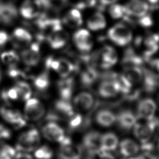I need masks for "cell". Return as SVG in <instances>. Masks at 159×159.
<instances>
[{"label": "cell", "instance_id": "obj_1", "mask_svg": "<svg viewBox=\"0 0 159 159\" xmlns=\"http://www.w3.org/2000/svg\"><path fill=\"white\" fill-rule=\"evenodd\" d=\"M107 37L116 45L124 47L132 41L133 35L131 30L126 25L118 23L109 29Z\"/></svg>", "mask_w": 159, "mask_h": 159}, {"label": "cell", "instance_id": "obj_2", "mask_svg": "<svg viewBox=\"0 0 159 159\" xmlns=\"http://www.w3.org/2000/svg\"><path fill=\"white\" fill-rule=\"evenodd\" d=\"M40 142V136L35 129H30L20 135L16 148L20 152H29L36 149Z\"/></svg>", "mask_w": 159, "mask_h": 159}, {"label": "cell", "instance_id": "obj_3", "mask_svg": "<svg viewBox=\"0 0 159 159\" xmlns=\"http://www.w3.org/2000/svg\"><path fill=\"white\" fill-rule=\"evenodd\" d=\"M157 125L158 120L155 118L145 120L144 122H136L134 126V135L141 143H147L152 137Z\"/></svg>", "mask_w": 159, "mask_h": 159}, {"label": "cell", "instance_id": "obj_4", "mask_svg": "<svg viewBox=\"0 0 159 159\" xmlns=\"http://www.w3.org/2000/svg\"><path fill=\"white\" fill-rule=\"evenodd\" d=\"M124 6L125 11L124 18L127 20L142 17L147 15L149 11V5L144 0H129Z\"/></svg>", "mask_w": 159, "mask_h": 159}, {"label": "cell", "instance_id": "obj_5", "mask_svg": "<svg viewBox=\"0 0 159 159\" xmlns=\"http://www.w3.org/2000/svg\"><path fill=\"white\" fill-rule=\"evenodd\" d=\"M82 150L80 146L73 143L67 137L60 143L58 151V159H80Z\"/></svg>", "mask_w": 159, "mask_h": 159}, {"label": "cell", "instance_id": "obj_6", "mask_svg": "<svg viewBox=\"0 0 159 159\" xmlns=\"http://www.w3.org/2000/svg\"><path fill=\"white\" fill-rule=\"evenodd\" d=\"M26 119L37 121L40 119L45 113V107L43 103L36 98H30L26 101L24 107Z\"/></svg>", "mask_w": 159, "mask_h": 159}, {"label": "cell", "instance_id": "obj_7", "mask_svg": "<svg viewBox=\"0 0 159 159\" xmlns=\"http://www.w3.org/2000/svg\"><path fill=\"white\" fill-rule=\"evenodd\" d=\"M42 133L47 139L60 143L66 137L63 129L54 122L47 123L42 127Z\"/></svg>", "mask_w": 159, "mask_h": 159}, {"label": "cell", "instance_id": "obj_8", "mask_svg": "<svg viewBox=\"0 0 159 159\" xmlns=\"http://www.w3.org/2000/svg\"><path fill=\"white\" fill-rule=\"evenodd\" d=\"M102 135L96 131L88 132L83 137V146L92 154H97L101 150Z\"/></svg>", "mask_w": 159, "mask_h": 159}, {"label": "cell", "instance_id": "obj_9", "mask_svg": "<svg viewBox=\"0 0 159 159\" xmlns=\"http://www.w3.org/2000/svg\"><path fill=\"white\" fill-rule=\"evenodd\" d=\"M157 109L155 102L150 98L141 100L137 106V116L143 120H150L154 118Z\"/></svg>", "mask_w": 159, "mask_h": 159}, {"label": "cell", "instance_id": "obj_10", "mask_svg": "<svg viewBox=\"0 0 159 159\" xmlns=\"http://www.w3.org/2000/svg\"><path fill=\"white\" fill-rule=\"evenodd\" d=\"M120 93L119 83L116 79H106L100 83L98 88L99 94L104 98H111Z\"/></svg>", "mask_w": 159, "mask_h": 159}, {"label": "cell", "instance_id": "obj_11", "mask_svg": "<svg viewBox=\"0 0 159 159\" xmlns=\"http://www.w3.org/2000/svg\"><path fill=\"white\" fill-rule=\"evenodd\" d=\"M0 114L6 122L16 128H21L26 124L25 119L18 111L7 107H1Z\"/></svg>", "mask_w": 159, "mask_h": 159}, {"label": "cell", "instance_id": "obj_12", "mask_svg": "<svg viewBox=\"0 0 159 159\" xmlns=\"http://www.w3.org/2000/svg\"><path fill=\"white\" fill-rule=\"evenodd\" d=\"M118 61L116 50L111 46L103 47L100 52V66L103 69H108L113 66Z\"/></svg>", "mask_w": 159, "mask_h": 159}, {"label": "cell", "instance_id": "obj_13", "mask_svg": "<svg viewBox=\"0 0 159 159\" xmlns=\"http://www.w3.org/2000/svg\"><path fill=\"white\" fill-rule=\"evenodd\" d=\"M73 40L77 48L82 52H88L93 47L91 35L86 29H80L73 35Z\"/></svg>", "mask_w": 159, "mask_h": 159}, {"label": "cell", "instance_id": "obj_14", "mask_svg": "<svg viewBox=\"0 0 159 159\" xmlns=\"http://www.w3.org/2000/svg\"><path fill=\"white\" fill-rule=\"evenodd\" d=\"M94 103L93 95L88 92H81L76 95L73 100V107L81 112L91 109Z\"/></svg>", "mask_w": 159, "mask_h": 159}, {"label": "cell", "instance_id": "obj_15", "mask_svg": "<svg viewBox=\"0 0 159 159\" xmlns=\"http://www.w3.org/2000/svg\"><path fill=\"white\" fill-rule=\"evenodd\" d=\"M159 48V35L151 34L145 37L143 42V55L149 58L155 53Z\"/></svg>", "mask_w": 159, "mask_h": 159}, {"label": "cell", "instance_id": "obj_16", "mask_svg": "<svg viewBox=\"0 0 159 159\" xmlns=\"http://www.w3.org/2000/svg\"><path fill=\"white\" fill-rule=\"evenodd\" d=\"M122 75L132 84L142 81L144 71L139 66H125Z\"/></svg>", "mask_w": 159, "mask_h": 159}, {"label": "cell", "instance_id": "obj_17", "mask_svg": "<svg viewBox=\"0 0 159 159\" xmlns=\"http://www.w3.org/2000/svg\"><path fill=\"white\" fill-rule=\"evenodd\" d=\"M119 126L124 130H129L134 127L137 122V117L132 112L129 110L124 111L116 117Z\"/></svg>", "mask_w": 159, "mask_h": 159}, {"label": "cell", "instance_id": "obj_18", "mask_svg": "<svg viewBox=\"0 0 159 159\" xmlns=\"http://www.w3.org/2000/svg\"><path fill=\"white\" fill-rule=\"evenodd\" d=\"M17 16L16 7L10 3L0 4V20L5 24L12 22Z\"/></svg>", "mask_w": 159, "mask_h": 159}, {"label": "cell", "instance_id": "obj_19", "mask_svg": "<svg viewBox=\"0 0 159 159\" xmlns=\"http://www.w3.org/2000/svg\"><path fill=\"white\" fill-rule=\"evenodd\" d=\"M119 150L122 156L125 157H132L138 153L139 147L134 140L126 139L121 141L119 145Z\"/></svg>", "mask_w": 159, "mask_h": 159}, {"label": "cell", "instance_id": "obj_20", "mask_svg": "<svg viewBox=\"0 0 159 159\" xmlns=\"http://www.w3.org/2000/svg\"><path fill=\"white\" fill-rule=\"evenodd\" d=\"M87 26L90 30L93 31L102 30L106 26V17L102 13L96 12L88 19Z\"/></svg>", "mask_w": 159, "mask_h": 159}, {"label": "cell", "instance_id": "obj_21", "mask_svg": "<svg viewBox=\"0 0 159 159\" xmlns=\"http://www.w3.org/2000/svg\"><path fill=\"white\" fill-rule=\"evenodd\" d=\"M73 80L71 78H65L58 83V91L61 99L70 101L73 90Z\"/></svg>", "mask_w": 159, "mask_h": 159}, {"label": "cell", "instance_id": "obj_22", "mask_svg": "<svg viewBox=\"0 0 159 159\" xmlns=\"http://www.w3.org/2000/svg\"><path fill=\"white\" fill-rule=\"evenodd\" d=\"M39 7H40L35 0L34 1L27 0L22 4L20 9V12L24 18L32 19L39 15Z\"/></svg>", "mask_w": 159, "mask_h": 159}, {"label": "cell", "instance_id": "obj_23", "mask_svg": "<svg viewBox=\"0 0 159 159\" xmlns=\"http://www.w3.org/2000/svg\"><path fill=\"white\" fill-rule=\"evenodd\" d=\"M96 122L102 127H110L116 121V116L109 110L102 109L96 115Z\"/></svg>", "mask_w": 159, "mask_h": 159}, {"label": "cell", "instance_id": "obj_24", "mask_svg": "<svg viewBox=\"0 0 159 159\" xmlns=\"http://www.w3.org/2000/svg\"><path fill=\"white\" fill-rule=\"evenodd\" d=\"M119 140L117 135L112 132H107L102 135L101 150L102 151H113L118 146Z\"/></svg>", "mask_w": 159, "mask_h": 159}, {"label": "cell", "instance_id": "obj_25", "mask_svg": "<svg viewBox=\"0 0 159 159\" xmlns=\"http://www.w3.org/2000/svg\"><path fill=\"white\" fill-rule=\"evenodd\" d=\"M61 31L53 32L48 36V40L52 48H60L65 45L67 35L65 33L61 32Z\"/></svg>", "mask_w": 159, "mask_h": 159}, {"label": "cell", "instance_id": "obj_26", "mask_svg": "<svg viewBox=\"0 0 159 159\" xmlns=\"http://www.w3.org/2000/svg\"><path fill=\"white\" fill-rule=\"evenodd\" d=\"M98 77V73L93 66L88 67L81 73V82L86 87L91 86Z\"/></svg>", "mask_w": 159, "mask_h": 159}, {"label": "cell", "instance_id": "obj_27", "mask_svg": "<svg viewBox=\"0 0 159 159\" xmlns=\"http://www.w3.org/2000/svg\"><path fill=\"white\" fill-rule=\"evenodd\" d=\"M142 62V58L135 53L133 50L129 48L125 52V55L122 60V63L125 66H140Z\"/></svg>", "mask_w": 159, "mask_h": 159}, {"label": "cell", "instance_id": "obj_28", "mask_svg": "<svg viewBox=\"0 0 159 159\" xmlns=\"http://www.w3.org/2000/svg\"><path fill=\"white\" fill-rule=\"evenodd\" d=\"M66 24L70 27H79L83 23L82 16L80 11L77 9H73L70 11L64 19Z\"/></svg>", "mask_w": 159, "mask_h": 159}, {"label": "cell", "instance_id": "obj_29", "mask_svg": "<svg viewBox=\"0 0 159 159\" xmlns=\"http://www.w3.org/2000/svg\"><path fill=\"white\" fill-rule=\"evenodd\" d=\"M55 106L58 112L65 116L70 117L75 114V108L73 106L70 102V101L61 99L55 102Z\"/></svg>", "mask_w": 159, "mask_h": 159}, {"label": "cell", "instance_id": "obj_30", "mask_svg": "<svg viewBox=\"0 0 159 159\" xmlns=\"http://www.w3.org/2000/svg\"><path fill=\"white\" fill-rule=\"evenodd\" d=\"M21 57L23 61L27 65H36L40 60L39 52H35L31 48L25 50L21 53Z\"/></svg>", "mask_w": 159, "mask_h": 159}, {"label": "cell", "instance_id": "obj_31", "mask_svg": "<svg viewBox=\"0 0 159 159\" xmlns=\"http://www.w3.org/2000/svg\"><path fill=\"white\" fill-rule=\"evenodd\" d=\"M59 61V67L57 70L58 73L60 76L63 78H66L68 75L73 71L75 66L74 65L65 59H60Z\"/></svg>", "mask_w": 159, "mask_h": 159}, {"label": "cell", "instance_id": "obj_32", "mask_svg": "<svg viewBox=\"0 0 159 159\" xmlns=\"http://www.w3.org/2000/svg\"><path fill=\"white\" fill-rule=\"evenodd\" d=\"M108 12L110 16L114 19L124 18L125 15L124 6L117 3H114L109 5Z\"/></svg>", "mask_w": 159, "mask_h": 159}, {"label": "cell", "instance_id": "obj_33", "mask_svg": "<svg viewBox=\"0 0 159 159\" xmlns=\"http://www.w3.org/2000/svg\"><path fill=\"white\" fill-rule=\"evenodd\" d=\"M16 87L19 91L20 98L22 100L27 101L30 98L32 95V90L30 86L27 83L20 81L17 84Z\"/></svg>", "mask_w": 159, "mask_h": 159}, {"label": "cell", "instance_id": "obj_34", "mask_svg": "<svg viewBox=\"0 0 159 159\" xmlns=\"http://www.w3.org/2000/svg\"><path fill=\"white\" fill-rule=\"evenodd\" d=\"M53 154L52 150L47 145L37 147L34 153V155L37 159H51Z\"/></svg>", "mask_w": 159, "mask_h": 159}, {"label": "cell", "instance_id": "obj_35", "mask_svg": "<svg viewBox=\"0 0 159 159\" xmlns=\"http://www.w3.org/2000/svg\"><path fill=\"white\" fill-rule=\"evenodd\" d=\"M1 58L4 63L13 66L18 61L19 56L14 51H7L1 54Z\"/></svg>", "mask_w": 159, "mask_h": 159}, {"label": "cell", "instance_id": "obj_36", "mask_svg": "<svg viewBox=\"0 0 159 159\" xmlns=\"http://www.w3.org/2000/svg\"><path fill=\"white\" fill-rule=\"evenodd\" d=\"M16 154V150L12 147L7 144L0 145V159H14Z\"/></svg>", "mask_w": 159, "mask_h": 159}, {"label": "cell", "instance_id": "obj_37", "mask_svg": "<svg viewBox=\"0 0 159 159\" xmlns=\"http://www.w3.org/2000/svg\"><path fill=\"white\" fill-rule=\"evenodd\" d=\"M34 85L39 90H44L48 87L49 79L47 73H42L35 78L34 81Z\"/></svg>", "mask_w": 159, "mask_h": 159}, {"label": "cell", "instance_id": "obj_38", "mask_svg": "<svg viewBox=\"0 0 159 159\" xmlns=\"http://www.w3.org/2000/svg\"><path fill=\"white\" fill-rule=\"evenodd\" d=\"M14 36L20 41L29 42L32 40L31 34L22 28H17L14 31Z\"/></svg>", "mask_w": 159, "mask_h": 159}, {"label": "cell", "instance_id": "obj_39", "mask_svg": "<svg viewBox=\"0 0 159 159\" xmlns=\"http://www.w3.org/2000/svg\"><path fill=\"white\" fill-rule=\"evenodd\" d=\"M147 70L153 75L159 78V58L150 61Z\"/></svg>", "mask_w": 159, "mask_h": 159}, {"label": "cell", "instance_id": "obj_40", "mask_svg": "<svg viewBox=\"0 0 159 159\" xmlns=\"http://www.w3.org/2000/svg\"><path fill=\"white\" fill-rule=\"evenodd\" d=\"M83 122V117L80 114H75L70 117L69 126L70 128L75 129L78 128Z\"/></svg>", "mask_w": 159, "mask_h": 159}, {"label": "cell", "instance_id": "obj_41", "mask_svg": "<svg viewBox=\"0 0 159 159\" xmlns=\"http://www.w3.org/2000/svg\"><path fill=\"white\" fill-rule=\"evenodd\" d=\"M4 98L10 100H17L20 98L19 93L16 86L12 87L4 93Z\"/></svg>", "mask_w": 159, "mask_h": 159}, {"label": "cell", "instance_id": "obj_42", "mask_svg": "<svg viewBox=\"0 0 159 159\" xmlns=\"http://www.w3.org/2000/svg\"><path fill=\"white\" fill-rule=\"evenodd\" d=\"M137 19V22L143 27H149L153 24L152 19L150 16H148V14Z\"/></svg>", "mask_w": 159, "mask_h": 159}, {"label": "cell", "instance_id": "obj_43", "mask_svg": "<svg viewBox=\"0 0 159 159\" xmlns=\"http://www.w3.org/2000/svg\"><path fill=\"white\" fill-rule=\"evenodd\" d=\"M45 65L47 68L53 69L57 71L59 67V61L58 60H55L52 57H48L46 60Z\"/></svg>", "mask_w": 159, "mask_h": 159}, {"label": "cell", "instance_id": "obj_44", "mask_svg": "<svg viewBox=\"0 0 159 159\" xmlns=\"http://www.w3.org/2000/svg\"><path fill=\"white\" fill-rule=\"evenodd\" d=\"M11 132L8 128L0 124V139H7L11 137Z\"/></svg>", "mask_w": 159, "mask_h": 159}, {"label": "cell", "instance_id": "obj_45", "mask_svg": "<svg viewBox=\"0 0 159 159\" xmlns=\"http://www.w3.org/2000/svg\"><path fill=\"white\" fill-rule=\"evenodd\" d=\"M14 159H33V158L27 152H20L19 153H16Z\"/></svg>", "mask_w": 159, "mask_h": 159}, {"label": "cell", "instance_id": "obj_46", "mask_svg": "<svg viewBox=\"0 0 159 159\" xmlns=\"http://www.w3.org/2000/svg\"><path fill=\"white\" fill-rule=\"evenodd\" d=\"M99 157V159H115V158L108 152L101 150L97 153Z\"/></svg>", "mask_w": 159, "mask_h": 159}, {"label": "cell", "instance_id": "obj_47", "mask_svg": "<svg viewBox=\"0 0 159 159\" xmlns=\"http://www.w3.org/2000/svg\"><path fill=\"white\" fill-rule=\"evenodd\" d=\"M8 35L4 31H0V46L4 45L8 40Z\"/></svg>", "mask_w": 159, "mask_h": 159}, {"label": "cell", "instance_id": "obj_48", "mask_svg": "<svg viewBox=\"0 0 159 159\" xmlns=\"http://www.w3.org/2000/svg\"><path fill=\"white\" fill-rule=\"evenodd\" d=\"M8 74L10 76L12 77V78H14V77H17L19 74V72L17 70L15 69V68H11L9 71H8Z\"/></svg>", "mask_w": 159, "mask_h": 159}, {"label": "cell", "instance_id": "obj_49", "mask_svg": "<svg viewBox=\"0 0 159 159\" xmlns=\"http://www.w3.org/2000/svg\"><path fill=\"white\" fill-rule=\"evenodd\" d=\"M146 1L150 4H157L159 2V0H146Z\"/></svg>", "mask_w": 159, "mask_h": 159}, {"label": "cell", "instance_id": "obj_50", "mask_svg": "<svg viewBox=\"0 0 159 159\" xmlns=\"http://www.w3.org/2000/svg\"><path fill=\"white\" fill-rule=\"evenodd\" d=\"M129 159H145L143 157L140 156V157H130Z\"/></svg>", "mask_w": 159, "mask_h": 159}, {"label": "cell", "instance_id": "obj_51", "mask_svg": "<svg viewBox=\"0 0 159 159\" xmlns=\"http://www.w3.org/2000/svg\"><path fill=\"white\" fill-rule=\"evenodd\" d=\"M0 79H1V73H0Z\"/></svg>", "mask_w": 159, "mask_h": 159}]
</instances>
